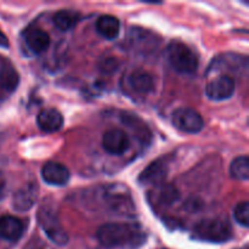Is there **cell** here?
Returning a JSON list of instances; mask_svg holds the SVG:
<instances>
[{"mask_svg":"<svg viewBox=\"0 0 249 249\" xmlns=\"http://www.w3.org/2000/svg\"><path fill=\"white\" fill-rule=\"evenodd\" d=\"M97 241L107 249H136L147 241L145 229L139 224L108 223L100 226Z\"/></svg>","mask_w":249,"mask_h":249,"instance_id":"1","label":"cell"},{"mask_svg":"<svg viewBox=\"0 0 249 249\" xmlns=\"http://www.w3.org/2000/svg\"><path fill=\"white\" fill-rule=\"evenodd\" d=\"M167 58L173 70L180 74H194L199 66L197 53L180 40H173L168 45Z\"/></svg>","mask_w":249,"mask_h":249,"instance_id":"2","label":"cell"},{"mask_svg":"<svg viewBox=\"0 0 249 249\" xmlns=\"http://www.w3.org/2000/svg\"><path fill=\"white\" fill-rule=\"evenodd\" d=\"M194 235L197 240L204 242L225 243L232 238V228L225 219L207 218L196 224Z\"/></svg>","mask_w":249,"mask_h":249,"instance_id":"3","label":"cell"},{"mask_svg":"<svg viewBox=\"0 0 249 249\" xmlns=\"http://www.w3.org/2000/svg\"><path fill=\"white\" fill-rule=\"evenodd\" d=\"M38 220L41 229L49 240L57 246H66L68 243V235L61 225L58 216L50 207L43 206L38 213Z\"/></svg>","mask_w":249,"mask_h":249,"instance_id":"4","label":"cell"},{"mask_svg":"<svg viewBox=\"0 0 249 249\" xmlns=\"http://www.w3.org/2000/svg\"><path fill=\"white\" fill-rule=\"evenodd\" d=\"M172 123L178 130L186 134H197L203 129V117L191 107H180L172 114Z\"/></svg>","mask_w":249,"mask_h":249,"instance_id":"5","label":"cell"},{"mask_svg":"<svg viewBox=\"0 0 249 249\" xmlns=\"http://www.w3.org/2000/svg\"><path fill=\"white\" fill-rule=\"evenodd\" d=\"M235 92V80L230 75H220L207 84L206 95L213 101H224L230 99Z\"/></svg>","mask_w":249,"mask_h":249,"instance_id":"6","label":"cell"},{"mask_svg":"<svg viewBox=\"0 0 249 249\" xmlns=\"http://www.w3.org/2000/svg\"><path fill=\"white\" fill-rule=\"evenodd\" d=\"M102 147L109 155L121 156L129 150L130 140L121 129H109L102 136Z\"/></svg>","mask_w":249,"mask_h":249,"instance_id":"7","label":"cell"},{"mask_svg":"<svg viewBox=\"0 0 249 249\" xmlns=\"http://www.w3.org/2000/svg\"><path fill=\"white\" fill-rule=\"evenodd\" d=\"M41 178L51 186H65L71 179V173L66 165L57 162H46L41 168Z\"/></svg>","mask_w":249,"mask_h":249,"instance_id":"8","label":"cell"},{"mask_svg":"<svg viewBox=\"0 0 249 249\" xmlns=\"http://www.w3.org/2000/svg\"><path fill=\"white\" fill-rule=\"evenodd\" d=\"M24 224L21 219L12 215H4L0 218V238L16 242L23 236Z\"/></svg>","mask_w":249,"mask_h":249,"instance_id":"9","label":"cell"},{"mask_svg":"<svg viewBox=\"0 0 249 249\" xmlns=\"http://www.w3.org/2000/svg\"><path fill=\"white\" fill-rule=\"evenodd\" d=\"M36 124L44 133H55L62 128L63 116L56 108L41 109L36 117Z\"/></svg>","mask_w":249,"mask_h":249,"instance_id":"10","label":"cell"},{"mask_svg":"<svg viewBox=\"0 0 249 249\" xmlns=\"http://www.w3.org/2000/svg\"><path fill=\"white\" fill-rule=\"evenodd\" d=\"M168 165L163 160H157L151 163L140 174V182L147 185H158L167 178Z\"/></svg>","mask_w":249,"mask_h":249,"instance_id":"11","label":"cell"},{"mask_svg":"<svg viewBox=\"0 0 249 249\" xmlns=\"http://www.w3.org/2000/svg\"><path fill=\"white\" fill-rule=\"evenodd\" d=\"M129 84L139 94H150L155 89V78L146 71H134L129 78Z\"/></svg>","mask_w":249,"mask_h":249,"instance_id":"12","label":"cell"},{"mask_svg":"<svg viewBox=\"0 0 249 249\" xmlns=\"http://www.w3.org/2000/svg\"><path fill=\"white\" fill-rule=\"evenodd\" d=\"M96 31L104 38L108 39V40H113L119 36L121 22L116 16L104 15V16H100L99 19L96 21Z\"/></svg>","mask_w":249,"mask_h":249,"instance_id":"13","label":"cell"},{"mask_svg":"<svg viewBox=\"0 0 249 249\" xmlns=\"http://www.w3.org/2000/svg\"><path fill=\"white\" fill-rule=\"evenodd\" d=\"M82 19V15L75 10L62 9L53 15V24L62 32L71 31Z\"/></svg>","mask_w":249,"mask_h":249,"instance_id":"14","label":"cell"},{"mask_svg":"<svg viewBox=\"0 0 249 249\" xmlns=\"http://www.w3.org/2000/svg\"><path fill=\"white\" fill-rule=\"evenodd\" d=\"M26 43L33 53H41L46 51V49L50 45V36L43 29L34 28L27 33Z\"/></svg>","mask_w":249,"mask_h":249,"instance_id":"15","label":"cell"},{"mask_svg":"<svg viewBox=\"0 0 249 249\" xmlns=\"http://www.w3.org/2000/svg\"><path fill=\"white\" fill-rule=\"evenodd\" d=\"M36 198V186H34V185H28V186L18 190V191L14 195L12 204H14V208L16 209V211L26 212L33 207Z\"/></svg>","mask_w":249,"mask_h":249,"instance_id":"16","label":"cell"},{"mask_svg":"<svg viewBox=\"0 0 249 249\" xmlns=\"http://www.w3.org/2000/svg\"><path fill=\"white\" fill-rule=\"evenodd\" d=\"M18 82V73L10 63H6L0 68V89L11 92L16 90Z\"/></svg>","mask_w":249,"mask_h":249,"instance_id":"17","label":"cell"},{"mask_svg":"<svg viewBox=\"0 0 249 249\" xmlns=\"http://www.w3.org/2000/svg\"><path fill=\"white\" fill-rule=\"evenodd\" d=\"M231 178L240 181H246L249 178V158L248 156H240L235 158L229 169Z\"/></svg>","mask_w":249,"mask_h":249,"instance_id":"18","label":"cell"},{"mask_svg":"<svg viewBox=\"0 0 249 249\" xmlns=\"http://www.w3.org/2000/svg\"><path fill=\"white\" fill-rule=\"evenodd\" d=\"M235 220L243 228H248L249 225V203L247 201L241 202L236 206L235 212H233Z\"/></svg>","mask_w":249,"mask_h":249,"instance_id":"19","label":"cell"},{"mask_svg":"<svg viewBox=\"0 0 249 249\" xmlns=\"http://www.w3.org/2000/svg\"><path fill=\"white\" fill-rule=\"evenodd\" d=\"M178 192L175 191L174 187H165L160 191V202H167V203H173L175 199H178Z\"/></svg>","mask_w":249,"mask_h":249,"instance_id":"20","label":"cell"},{"mask_svg":"<svg viewBox=\"0 0 249 249\" xmlns=\"http://www.w3.org/2000/svg\"><path fill=\"white\" fill-rule=\"evenodd\" d=\"M9 45H10L9 39H7V36H5L1 31H0V48L7 49L9 48Z\"/></svg>","mask_w":249,"mask_h":249,"instance_id":"21","label":"cell"},{"mask_svg":"<svg viewBox=\"0 0 249 249\" xmlns=\"http://www.w3.org/2000/svg\"><path fill=\"white\" fill-rule=\"evenodd\" d=\"M240 249H247V247H245V248H240Z\"/></svg>","mask_w":249,"mask_h":249,"instance_id":"22","label":"cell"}]
</instances>
